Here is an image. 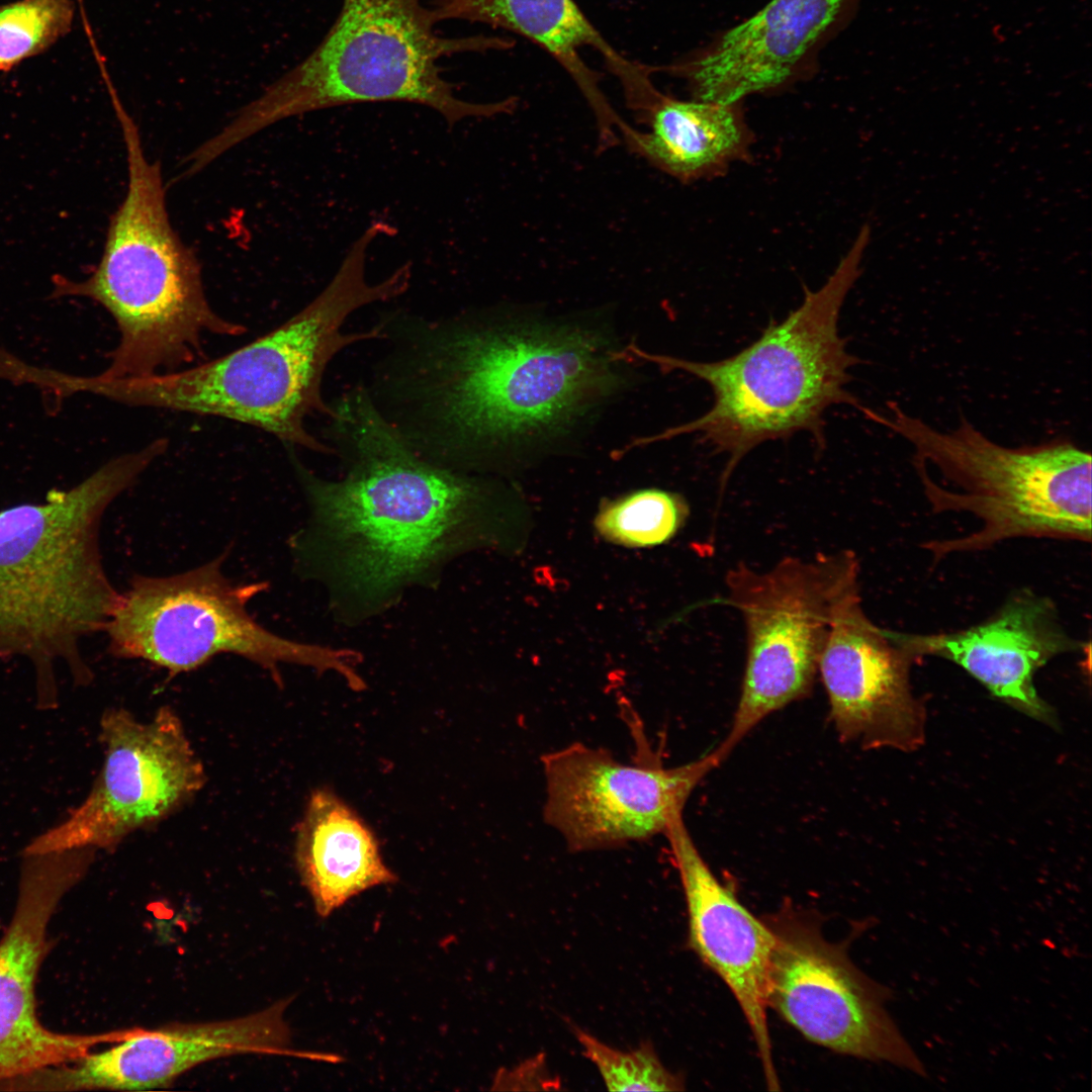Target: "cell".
<instances>
[{"mask_svg":"<svg viewBox=\"0 0 1092 1092\" xmlns=\"http://www.w3.org/2000/svg\"><path fill=\"white\" fill-rule=\"evenodd\" d=\"M333 407L329 435L344 474L322 478L295 460L309 515L289 544L297 572L324 586L338 622L381 616L407 590L436 586L466 553L524 544L529 518L516 504L416 449L367 389Z\"/></svg>","mask_w":1092,"mask_h":1092,"instance_id":"cell-1","label":"cell"},{"mask_svg":"<svg viewBox=\"0 0 1092 1092\" xmlns=\"http://www.w3.org/2000/svg\"><path fill=\"white\" fill-rule=\"evenodd\" d=\"M426 324L395 370L413 419L394 427L458 470L479 450L559 426L610 383L612 354L582 331Z\"/></svg>","mask_w":1092,"mask_h":1092,"instance_id":"cell-2","label":"cell"},{"mask_svg":"<svg viewBox=\"0 0 1092 1092\" xmlns=\"http://www.w3.org/2000/svg\"><path fill=\"white\" fill-rule=\"evenodd\" d=\"M167 448L158 438L40 504L0 510V660L31 663L38 709L58 706V663L76 686L93 680L81 640L105 630L120 596L102 564V516Z\"/></svg>","mask_w":1092,"mask_h":1092,"instance_id":"cell-3","label":"cell"},{"mask_svg":"<svg viewBox=\"0 0 1092 1092\" xmlns=\"http://www.w3.org/2000/svg\"><path fill=\"white\" fill-rule=\"evenodd\" d=\"M368 244L349 248L332 280L300 311L251 343L187 369L140 377L73 376L74 392L85 391L130 406H147L241 422L272 434L288 445L335 454L304 426L312 413L332 417L322 383L327 366L344 348L383 339L380 327L345 333L346 320L370 303L401 294L390 274L367 281Z\"/></svg>","mask_w":1092,"mask_h":1092,"instance_id":"cell-4","label":"cell"},{"mask_svg":"<svg viewBox=\"0 0 1092 1092\" xmlns=\"http://www.w3.org/2000/svg\"><path fill=\"white\" fill-rule=\"evenodd\" d=\"M872 230L864 223L824 284L807 289L803 302L739 353L716 362H695L627 348L637 358L662 371H686L709 384L711 410L699 419L653 437L637 439L646 445L682 434L699 433L719 453L728 456L723 479L754 447L800 431L822 444L823 415L833 404L863 406L845 389L849 368L858 361L845 348L837 323L842 304L861 273Z\"/></svg>","mask_w":1092,"mask_h":1092,"instance_id":"cell-5","label":"cell"},{"mask_svg":"<svg viewBox=\"0 0 1092 1092\" xmlns=\"http://www.w3.org/2000/svg\"><path fill=\"white\" fill-rule=\"evenodd\" d=\"M109 98L126 151V193L93 272L82 281L55 275L50 297H86L114 318L119 343L99 376L172 372L204 356L205 335L240 336L246 328L208 303L201 266L171 224L160 163L145 154L139 127L117 92Z\"/></svg>","mask_w":1092,"mask_h":1092,"instance_id":"cell-6","label":"cell"},{"mask_svg":"<svg viewBox=\"0 0 1092 1092\" xmlns=\"http://www.w3.org/2000/svg\"><path fill=\"white\" fill-rule=\"evenodd\" d=\"M423 0H343L316 48L244 106L201 150L209 160L288 117L337 106L408 102L440 113L449 126L468 117L509 114L517 97L476 103L460 99L439 61L464 53L508 50L491 35L448 37Z\"/></svg>","mask_w":1092,"mask_h":1092,"instance_id":"cell-7","label":"cell"},{"mask_svg":"<svg viewBox=\"0 0 1092 1092\" xmlns=\"http://www.w3.org/2000/svg\"><path fill=\"white\" fill-rule=\"evenodd\" d=\"M870 420L905 439L933 513H969L978 530L923 544L935 561L1014 538L1091 541V454L1069 440L1010 448L965 417L941 431L898 403Z\"/></svg>","mask_w":1092,"mask_h":1092,"instance_id":"cell-8","label":"cell"},{"mask_svg":"<svg viewBox=\"0 0 1092 1092\" xmlns=\"http://www.w3.org/2000/svg\"><path fill=\"white\" fill-rule=\"evenodd\" d=\"M223 560L221 555L170 576H133L105 627L108 652L145 660L172 676L231 653L261 666L276 681L285 663L335 671L355 692L366 688L354 650L288 639L255 621L247 605L267 584L233 582L222 573Z\"/></svg>","mask_w":1092,"mask_h":1092,"instance_id":"cell-9","label":"cell"},{"mask_svg":"<svg viewBox=\"0 0 1092 1092\" xmlns=\"http://www.w3.org/2000/svg\"><path fill=\"white\" fill-rule=\"evenodd\" d=\"M858 578L850 550L785 557L766 571L744 563L728 571V599L743 619L747 652L732 725L714 750L720 763L765 717L809 696L834 612L859 590Z\"/></svg>","mask_w":1092,"mask_h":1092,"instance_id":"cell-10","label":"cell"},{"mask_svg":"<svg viewBox=\"0 0 1092 1092\" xmlns=\"http://www.w3.org/2000/svg\"><path fill=\"white\" fill-rule=\"evenodd\" d=\"M774 935L766 1003L808 1040L841 1055L926 1070L886 1009L891 991L858 970L808 914L784 906L764 919Z\"/></svg>","mask_w":1092,"mask_h":1092,"instance_id":"cell-11","label":"cell"},{"mask_svg":"<svg viewBox=\"0 0 1092 1092\" xmlns=\"http://www.w3.org/2000/svg\"><path fill=\"white\" fill-rule=\"evenodd\" d=\"M104 759L84 801L21 854L74 848L115 849L192 800L205 785L204 765L178 714L161 707L148 721L123 708L100 719Z\"/></svg>","mask_w":1092,"mask_h":1092,"instance_id":"cell-12","label":"cell"},{"mask_svg":"<svg viewBox=\"0 0 1092 1092\" xmlns=\"http://www.w3.org/2000/svg\"><path fill=\"white\" fill-rule=\"evenodd\" d=\"M638 747L633 762L581 742L542 755L543 819L568 850L614 849L664 835L696 787L720 765L712 751L670 767Z\"/></svg>","mask_w":1092,"mask_h":1092,"instance_id":"cell-13","label":"cell"},{"mask_svg":"<svg viewBox=\"0 0 1092 1092\" xmlns=\"http://www.w3.org/2000/svg\"><path fill=\"white\" fill-rule=\"evenodd\" d=\"M94 856L90 848L22 855L14 913L0 939V1088L20 1076L75 1061L123 1033L56 1032L36 1014L35 982L50 949V921Z\"/></svg>","mask_w":1092,"mask_h":1092,"instance_id":"cell-14","label":"cell"},{"mask_svg":"<svg viewBox=\"0 0 1092 1092\" xmlns=\"http://www.w3.org/2000/svg\"><path fill=\"white\" fill-rule=\"evenodd\" d=\"M860 0H770L742 22L664 67L691 98L743 103L812 77L821 50L855 15Z\"/></svg>","mask_w":1092,"mask_h":1092,"instance_id":"cell-15","label":"cell"},{"mask_svg":"<svg viewBox=\"0 0 1092 1092\" xmlns=\"http://www.w3.org/2000/svg\"><path fill=\"white\" fill-rule=\"evenodd\" d=\"M291 998L244 1017L134 1029L103 1051L15 1078L3 1091L149 1090L169 1086L207 1061L244 1054H285Z\"/></svg>","mask_w":1092,"mask_h":1092,"instance_id":"cell-16","label":"cell"},{"mask_svg":"<svg viewBox=\"0 0 1092 1092\" xmlns=\"http://www.w3.org/2000/svg\"><path fill=\"white\" fill-rule=\"evenodd\" d=\"M915 659L896 632L871 621L859 590L839 603L818 673L841 741L866 746L913 743L919 711L910 692L909 667Z\"/></svg>","mask_w":1092,"mask_h":1092,"instance_id":"cell-17","label":"cell"},{"mask_svg":"<svg viewBox=\"0 0 1092 1092\" xmlns=\"http://www.w3.org/2000/svg\"><path fill=\"white\" fill-rule=\"evenodd\" d=\"M664 836L677 869L688 911L689 946L726 984L754 1039L765 1083L780 1088L767 1025L766 979L774 935L722 884L697 848L682 816Z\"/></svg>","mask_w":1092,"mask_h":1092,"instance_id":"cell-18","label":"cell"},{"mask_svg":"<svg viewBox=\"0 0 1092 1092\" xmlns=\"http://www.w3.org/2000/svg\"><path fill=\"white\" fill-rule=\"evenodd\" d=\"M898 639L916 658L948 659L980 680L993 695L1028 714L1049 711L1033 686V674L1054 656L1077 650L1050 599L1020 592L987 621L969 629L938 634H905Z\"/></svg>","mask_w":1092,"mask_h":1092,"instance_id":"cell-19","label":"cell"},{"mask_svg":"<svg viewBox=\"0 0 1092 1092\" xmlns=\"http://www.w3.org/2000/svg\"><path fill=\"white\" fill-rule=\"evenodd\" d=\"M636 114L649 129L623 131L627 148L681 183L721 177L751 161L755 135L743 103L681 100L657 89Z\"/></svg>","mask_w":1092,"mask_h":1092,"instance_id":"cell-20","label":"cell"},{"mask_svg":"<svg viewBox=\"0 0 1092 1092\" xmlns=\"http://www.w3.org/2000/svg\"><path fill=\"white\" fill-rule=\"evenodd\" d=\"M437 22L463 20L483 23L519 34L554 58L574 80L597 118L599 134L613 135L623 119L598 85V76L582 61L579 50L593 47L613 74L629 60L602 36L574 0H431Z\"/></svg>","mask_w":1092,"mask_h":1092,"instance_id":"cell-21","label":"cell"},{"mask_svg":"<svg viewBox=\"0 0 1092 1092\" xmlns=\"http://www.w3.org/2000/svg\"><path fill=\"white\" fill-rule=\"evenodd\" d=\"M295 860L323 918L354 896L396 881L373 831L326 789L315 790L308 799L296 834Z\"/></svg>","mask_w":1092,"mask_h":1092,"instance_id":"cell-22","label":"cell"},{"mask_svg":"<svg viewBox=\"0 0 1092 1092\" xmlns=\"http://www.w3.org/2000/svg\"><path fill=\"white\" fill-rule=\"evenodd\" d=\"M689 506L678 493L648 488L605 503L595 520L607 541L650 547L669 541L685 525Z\"/></svg>","mask_w":1092,"mask_h":1092,"instance_id":"cell-23","label":"cell"},{"mask_svg":"<svg viewBox=\"0 0 1092 1092\" xmlns=\"http://www.w3.org/2000/svg\"><path fill=\"white\" fill-rule=\"evenodd\" d=\"M73 0H17L0 5V72L35 57L72 28Z\"/></svg>","mask_w":1092,"mask_h":1092,"instance_id":"cell-24","label":"cell"},{"mask_svg":"<svg viewBox=\"0 0 1092 1092\" xmlns=\"http://www.w3.org/2000/svg\"><path fill=\"white\" fill-rule=\"evenodd\" d=\"M573 1033L583 1055L598 1068L610 1091H679L685 1089L682 1078L668 1071L659 1060L653 1045L642 1042L635 1050L614 1049L588 1032L573 1027Z\"/></svg>","mask_w":1092,"mask_h":1092,"instance_id":"cell-25","label":"cell"}]
</instances>
